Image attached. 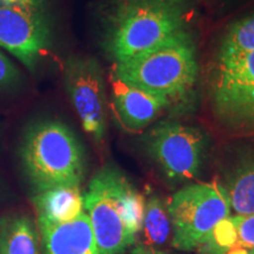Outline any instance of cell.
I'll list each match as a JSON object with an SVG mask.
<instances>
[{"mask_svg":"<svg viewBox=\"0 0 254 254\" xmlns=\"http://www.w3.org/2000/svg\"><path fill=\"white\" fill-rule=\"evenodd\" d=\"M84 208L99 254H120L138 241L145 198L119 168L105 165L92 177Z\"/></svg>","mask_w":254,"mask_h":254,"instance_id":"6da1fadb","label":"cell"},{"mask_svg":"<svg viewBox=\"0 0 254 254\" xmlns=\"http://www.w3.org/2000/svg\"><path fill=\"white\" fill-rule=\"evenodd\" d=\"M186 0H113L104 12L103 46L114 63L158 46L186 28Z\"/></svg>","mask_w":254,"mask_h":254,"instance_id":"7a4b0ae2","label":"cell"},{"mask_svg":"<svg viewBox=\"0 0 254 254\" xmlns=\"http://www.w3.org/2000/svg\"><path fill=\"white\" fill-rule=\"evenodd\" d=\"M21 168L34 193L58 186L80 187L86 154L75 133L56 119L27 125L19 144Z\"/></svg>","mask_w":254,"mask_h":254,"instance_id":"3957f363","label":"cell"},{"mask_svg":"<svg viewBox=\"0 0 254 254\" xmlns=\"http://www.w3.org/2000/svg\"><path fill=\"white\" fill-rule=\"evenodd\" d=\"M113 77L168 104L192 90L198 75L195 45L189 31L182 30L141 55L114 64Z\"/></svg>","mask_w":254,"mask_h":254,"instance_id":"277c9868","label":"cell"},{"mask_svg":"<svg viewBox=\"0 0 254 254\" xmlns=\"http://www.w3.org/2000/svg\"><path fill=\"white\" fill-rule=\"evenodd\" d=\"M208 92L221 125L237 131L254 129V51L218 53Z\"/></svg>","mask_w":254,"mask_h":254,"instance_id":"5b68a950","label":"cell"},{"mask_svg":"<svg viewBox=\"0 0 254 254\" xmlns=\"http://www.w3.org/2000/svg\"><path fill=\"white\" fill-rule=\"evenodd\" d=\"M167 206L172 222L171 243L180 251L198 249L232 213L226 190L217 182L190 184L178 190Z\"/></svg>","mask_w":254,"mask_h":254,"instance_id":"8992f818","label":"cell"},{"mask_svg":"<svg viewBox=\"0 0 254 254\" xmlns=\"http://www.w3.org/2000/svg\"><path fill=\"white\" fill-rule=\"evenodd\" d=\"M51 0H0V49L36 73L52 46Z\"/></svg>","mask_w":254,"mask_h":254,"instance_id":"52a82bcc","label":"cell"},{"mask_svg":"<svg viewBox=\"0 0 254 254\" xmlns=\"http://www.w3.org/2000/svg\"><path fill=\"white\" fill-rule=\"evenodd\" d=\"M64 85L84 131L101 144L107 132L106 84L99 62L72 56L64 65Z\"/></svg>","mask_w":254,"mask_h":254,"instance_id":"ba28073f","label":"cell"},{"mask_svg":"<svg viewBox=\"0 0 254 254\" xmlns=\"http://www.w3.org/2000/svg\"><path fill=\"white\" fill-rule=\"evenodd\" d=\"M146 146L155 164L171 182H186L199 173L207 140L194 127L161 123L148 133Z\"/></svg>","mask_w":254,"mask_h":254,"instance_id":"9c48e42d","label":"cell"},{"mask_svg":"<svg viewBox=\"0 0 254 254\" xmlns=\"http://www.w3.org/2000/svg\"><path fill=\"white\" fill-rule=\"evenodd\" d=\"M112 103L119 123L128 131H139L167 107L165 99L126 84L112 75Z\"/></svg>","mask_w":254,"mask_h":254,"instance_id":"30bf717a","label":"cell"},{"mask_svg":"<svg viewBox=\"0 0 254 254\" xmlns=\"http://www.w3.org/2000/svg\"><path fill=\"white\" fill-rule=\"evenodd\" d=\"M37 225L41 254H99L90 218L85 212L67 222Z\"/></svg>","mask_w":254,"mask_h":254,"instance_id":"8fae6325","label":"cell"},{"mask_svg":"<svg viewBox=\"0 0 254 254\" xmlns=\"http://www.w3.org/2000/svg\"><path fill=\"white\" fill-rule=\"evenodd\" d=\"M37 222L60 224L74 220L85 212L84 193L77 186H58L34 193L31 199Z\"/></svg>","mask_w":254,"mask_h":254,"instance_id":"7c38bea8","label":"cell"},{"mask_svg":"<svg viewBox=\"0 0 254 254\" xmlns=\"http://www.w3.org/2000/svg\"><path fill=\"white\" fill-rule=\"evenodd\" d=\"M222 185L234 215L254 213V150L247 151L234 161Z\"/></svg>","mask_w":254,"mask_h":254,"instance_id":"4fadbf2b","label":"cell"},{"mask_svg":"<svg viewBox=\"0 0 254 254\" xmlns=\"http://www.w3.org/2000/svg\"><path fill=\"white\" fill-rule=\"evenodd\" d=\"M0 254H41L38 225L28 215L0 218Z\"/></svg>","mask_w":254,"mask_h":254,"instance_id":"5bb4252c","label":"cell"},{"mask_svg":"<svg viewBox=\"0 0 254 254\" xmlns=\"http://www.w3.org/2000/svg\"><path fill=\"white\" fill-rule=\"evenodd\" d=\"M141 232L144 233L145 246L148 247L163 246L172 239V222L168 206L157 195H151L145 200Z\"/></svg>","mask_w":254,"mask_h":254,"instance_id":"9a60e30c","label":"cell"},{"mask_svg":"<svg viewBox=\"0 0 254 254\" xmlns=\"http://www.w3.org/2000/svg\"><path fill=\"white\" fill-rule=\"evenodd\" d=\"M246 51H254V13L228 27L218 53H239Z\"/></svg>","mask_w":254,"mask_h":254,"instance_id":"2e32d148","label":"cell"},{"mask_svg":"<svg viewBox=\"0 0 254 254\" xmlns=\"http://www.w3.org/2000/svg\"><path fill=\"white\" fill-rule=\"evenodd\" d=\"M236 245V231L230 217L221 221L198 249H201V254H227Z\"/></svg>","mask_w":254,"mask_h":254,"instance_id":"e0dca14e","label":"cell"},{"mask_svg":"<svg viewBox=\"0 0 254 254\" xmlns=\"http://www.w3.org/2000/svg\"><path fill=\"white\" fill-rule=\"evenodd\" d=\"M24 73L17 63L0 49V93L17 91L24 84Z\"/></svg>","mask_w":254,"mask_h":254,"instance_id":"ac0fdd59","label":"cell"},{"mask_svg":"<svg viewBox=\"0 0 254 254\" xmlns=\"http://www.w3.org/2000/svg\"><path fill=\"white\" fill-rule=\"evenodd\" d=\"M231 221L236 231L237 245L241 249H253L254 213L250 215H231Z\"/></svg>","mask_w":254,"mask_h":254,"instance_id":"d6986e66","label":"cell"},{"mask_svg":"<svg viewBox=\"0 0 254 254\" xmlns=\"http://www.w3.org/2000/svg\"><path fill=\"white\" fill-rule=\"evenodd\" d=\"M127 254H171V253H167L166 251L154 249V247L136 246L135 249H133L131 252H128Z\"/></svg>","mask_w":254,"mask_h":254,"instance_id":"ffe728a7","label":"cell"},{"mask_svg":"<svg viewBox=\"0 0 254 254\" xmlns=\"http://www.w3.org/2000/svg\"><path fill=\"white\" fill-rule=\"evenodd\" d=\"M227 254H247L246 250L245 249H238V250H233V251H230Z\"/></svg>","mask_w":254,"mask_h":254,"instance_id":"44dd1931","label":"cell"},{"mask_svg":"<svg viewBox=\"0 0 254 254\" xmlns=\"http://www.w3.org/2000/svg\"><path fill=\"white\" fill-rule=\"evenodd\" d=\"M247 254H254V247L253 249H245Z\"/></svg>","mask_w":254,"mask_h":254,"instance_id":"7402d4cb","label":"cell"}]
</instances>
